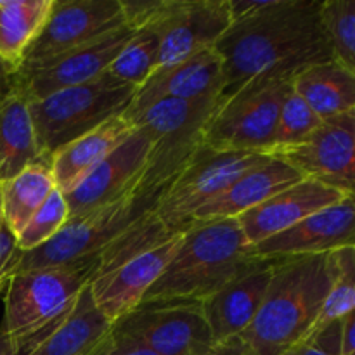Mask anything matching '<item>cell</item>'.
Here are the masks:
<instances>
[{
  "label": "cell",
  "mask_w": 355,
  "mask_h": 355,
  "mask_svg": "<svg viewBox=\"0 0 355 355\" xmlns=\"http://www.w3.org/2000/svg\"><path fill=\"white\" fill-rule=\"evenodd\" d=\"M319 0H272L262 12L234 21L215 44L231 96L259 78L293 80L311 66L333 61Z\"/></svg>",
  "instance_id": "obj_1"
},
{
  "label": "cell",
  "mask_w": 355,
  "mask_h": 355,
  "mask_svg": "<svg viewBox=\"0 0 355 355\" xmlns=\"http://www.w3.org/2000/svg\"><path fill=\"white\" fill-rule=\"evenodd\" d=\"M333 286L329 253L272 259L260 311L243 333L255 355H281L311 335Z\"/></svg>",
  "instance_id": "obj_2"
},
{
  "label": "cell",
  "mask_w": 355,
  "mask_h": 355,
  "mask_svg": "<svg viewBox=\"0 0 355 355\" xmlns=\"http://www.w3.org/2000/svg\"><path fill=\"white\" fill-rule=\"evenodd\" d=\"M253 260L236 218L196 220L144 302H205Z\"/></svg>",
  "instance_id": "obj_3"
},
{
  "label": "cell",
  "mask_w": 355,
  "mask_h": 355,
  "mask_svg": "<svg viewBox=\"0 0 355 355\" xmlns=\"http://www.w3.org/2000/svg\"><path fill=\"white\" fill-rule=\"evenodd\" d=\"M97 270V255L62 266L17 272L3 295V322L0 328L26 355L54 331L75 307L83 288Z\"/></svg>",
  "instance_id": "obj_4"
},
{
  "label": "cell",
  "mask_w": 355,
  "mask_h": 355,
  "mask_svg": "<svg viewBox=\"0 0 355 355\" xmlns=\"http://www.w3.org/2000/svg\"><path fill=\"white\" fill-rule=\"evenodd\" d=\"M135 90L106 71L83 85L28 101L42 159L49 165L52 156L66 144L123 114Z\"/></svg>",
  "instance_id": "obj_5"
},
{
  "label": "cell",
  "mask_w": 355,
  "mask_h": 355,
  "mask_svg": "<svg viewBox=\"0 0 355 355\" xmlns=\"http://www.w3.org/2000/svg\"><path fill=\"white\" fill-rule=\"evenodd\" d=\"M218 99H165L127 118L151 139L148 163L139 189H163L179 175L189 159L203 148L205 130L217 110Z\"/></svg>",
  "instance_id": "obj_6"
},
{
  "label": "cell",
  "mask_w": 355,
  "mask_h": 355,
  "mask_svg": "<svg viewBox=\"0 0 355 355\" xmlns=\"http://www.w3.org/2000/svg\"><path fill=\"white\" fill-rule=\"evenodd\" d=\"M163 189H135L128 191L118 200L96 208L89 214L68 218L64 227L49 243L30 253H23L17 266V272L40 267L62 266L76 260L99 255L101 250L123 232L135 218L158 205Z\"/></svg>",
  "instance_id": "obj_7"
},
{
  "label": "cell",
  "mask_w": 355,
  "mask_h": 355,
  "mask_svg": "<svg viewBox=\"0 0 355 355\" xmlns=\"http://www.w3.org/2000/svg\"><path fill=\"white\" fill-rule=\"evenodd\" d=\"M290 80L259 78L222 97L205 130L203 146L215 151L269 156Z\"/></svg>",
  "instance_id": "obj_8"
},
{
  "label": "cell",
  "mask_w": 355,
  "mask_h": 355,
  "mask_svg": "<svg viewBox=\"0 0 355 355\" xmlns=\"http://www.w3.org/2000/svg\"><path fill=\"white\" fill-rule=\"evenodd\" d=\"M269 158L260 153L201 148L159 198L155 211L166 225L186 232L201 207L220 196L243 173Z\"/></svg>",
  "instance_id": "obj_9"
},
{
  "label": "cell",
  "mask_w": 355,
  "mask_h": 355,
  "mask_svg": "<svg viewBox=\"0 0 355 355\" xmlns=\"http://www.w3.org/2000/svg\"><path fill=\"white\" fill-rule=\"evenodd\" d=\"M113 329L156 355H200L214 345L203 302H144Z\"/></svg>",
  "instance_id": "obj_10"
},
{
  "label": "cell",
  "mask_w": 355,
  "mask_h": 355,
  "mask_svg": "<svg viewBox=\"0 0 355 355\" xmlns=\"http://www.w3.org/2000/svg\"><path fill=\"white\" fill-rule=\"evenodd\" d=\"M231 24L227 0H165L149 26L159 40L158 69L214 49Z\"/></svg>",
  "instance_id": "obj_11"
},
{
  "label": "cell",
  "mask_w": 355,
  "mask_h": 355,
  "mask_svg": "<svg viewBox=\"0 0 355 355\" xmlns=\"http://www.w3.org/2000/svg\"><path fill=\"white\" fill-rule=\"evenodd\" d=\"M120 0H55L47 24L24 58L35 68L123 26Z\"/></svg>",
  "instance_id": "obj_12"
},
{
  "label": "cell",
  "mask_w": 355,
  "mask_h": 355,
  "mask_svg": "<svg viewBox=\"0 0 355 355\" xmlns=\"http://www.w3.org/2000/svg\"><path fill=\"white\" fill-rule=\"evenodd\" d=\"M134 33L128 24H123L49 62L19 69L14 75V85L28 101H38L59 90L92 82L107 71Z\"/></svg>",
  "instance_id": "obj_13"
},
{
  "label": "cell",
  "mask_w": 355,
  "mask_h": 355,
  "mask_svg": "<svg viewBox=\"0 0 355 355\" xmlns=\"http://www.w3.org/2000/svg\"><path fill=\"white\" fill-rule=\"evenodd\" d=\"M274 158L284 159L309 179L355 198V113L324 120L304 144Z\"/></svg>",
  "instance_id": "obj_14"
},
{
  "label": "cell",
  "mask_w": 355,
  "mask_h": 355,
  "mask_svg": "<svg viewBox=\"0 0 355 355\" xmlns=\"http://www.w3.org/2000/svg\"><path fill=\"white\" fill-rule=\"evenodd\" d=\"M345 246H355V198L350 194L304 218L288 231L250 246V257L279 259L321 255Z\"/></svg>",
  "instance_id": "obj_15"
},
{
  "label": "cell",
  "mask_w": 355,
  "mask_h": 355,
  "mask_svg": "<svg viewBox=\"0 0 355 355\" xmlns=\"http://www.w3.org/2000/svg\"><path fill=\"white\" fill-rule=\"evenodd\" d=\"M151 139L142 128L121 142L71 193L66 194L69 218L89 214L137 187L148 163Z\"/></svg>",
  "instance_id": "obj_16"
},
{
  "label": "cell",
  "mask_w": 355,
  "mask_h": 355,
  "mask_svg": "<svg viewBox=\"0 0 355 355\" xmlns=\"http://www.w3.org/2000/svg\"><path fill=\"white\" fill-rule=\"evenodd\" d=\"M224 66L218 52L207 49L177 64L158 69L135 90L123 116L132 118L151 104L165 99L201 101L218 99L224 92Z\"/></svg>",
  "instance_id": "obj_17"
},
{
  "label": "cell",
  "mask_w": 355,
  "mask_h": 355,
  "mask_svg": "<svg viewBox=\"0 0 355 355\" xmlns=\"http://www.w3.org/2000/svg\"><path fill=\"white\" fill-rule=\"evenodd\" d=\"M182 234H177L165 245L90 281L89 288L94 302L111 324L142 304L146 293L165 272L175 255Z\"/></svg>",
  "instance_id": "obj_18"
},
{
  "label": "cell",
  "mask_w": 355,
  "mask_h": 355,
  "mask_svg": "<svg viewBox=\"0 0 355 355\" xmlns=\"http://www.w3.org/2000/svg\"><path fill=\"white\" fill-rule=\"evenodd\" d=\"M272 276V259H253L238 276L203 302L214 343L243 335L257 318Z\"/></svg>",
  "instance_id": "obj_19"
},
{
  "label": "cell",
  "mask_w": 355,
  "mask_h": 355,
  "mask_svg": "<svg viewBox=\"0 0 355 355\" xmlns=\"http://www.w3.org/2000/svg\"><path fill=\"white\" fill-rule=\"evenodd\" d=\"M347 194L319 182L309 179L297 182L295 186L286 187L281 193L274 194L259 207L245 211L236 217L243 234L250 246L269 239L279 232L288 231L304 218L311 217L315 211L338 203Z\"/></svg>",
  "instance_id": "obj_20"
},
{
  "label": "cell",
  "mask_w": 355,
  "mask_h": 355,
  "mask_svg": "<svg viewBox=\"0 0 355 355\" xmlns=\"http://www.w3.org/2000/svg\"><path fill=\"white\" fill-rule=\"evenodd\" d=\"M304 179V173L293 165L281 158L269 156L266 162L243 173L220 196L201 207L194 214L193 222L211 220V218H236Z\"/></svg>",
  "instance_id": "obj_21"
},
{
  "label": "cell",
  "mask_w": 355,
  "mask_h": 355,
  "mask_svg": "<svg viewBox=\"0 0 355 355\" xmlns=\"http://www.w3.org/2000/svg\"><path fill=\"white\" fill-rule=\"evenodd\" d=\"M135 130L137 127L120 114L59 149L49 163L55 187L64 196L71 193Z\"/></svg>",
  "instance_id": "obj_22"
},
{
  "label": "cell",
  "mask_w": 355,
  "mask_h": 355,
  "mask_svg": "<svg viewBox=\"0 0 355 355\" xmlns=\"http://www.w3.org/2000/svg\"><path fill=\"white\" fill-rule=\"evenodd\" d=\"M113 329L87 284L68 318L26 355H90Z\"/></svg>",
  "instance_id": "obj_23"
},
{
  "label": "cell",
  "mask_w": 355,
  "mask_h": 355,
  "mask_svg": "<svg viewBox=\"0 0 355 355\" xmlns=\"http://www.w3.org/2000/svg\"><path fill=\"white\" fill-rule=\"evenodd\" d=\"M35 163L45 162L38 151L30 104L14 85L12 92L0 101V184Z\"/></svg>",
  "instance_id": "obj_24"
},
{
  "label": "cell",
  "mask_w": 355,
  "mask_h": 355,
  "mask_svg": "<svg viewBox=\"0 0 355 355\" xmlns=\"http://www.w3.org/2000/svg\"><path fill=\"white\" fill-rule=\"evenodd\" d=\"M291 87L322 121L355 113V73L335 59L298 73Z\"/></svg>",
  "instance_id": "obj_25"
},
{
  "label": "cell",
  "mask_w": 355,
  "mask_h": 355,
  "mask_svg": "<svg viewBox=\"0 0 355 355\" xmlns=\"http://www.w3.org/2000/svg\"><path fill=\"white\" fill-rule=\"evenodd\" d=\"M55 0H0V61L12 75L47 24Z\"/></svg>",
  "instance_id": "obj_26"
},
{
  "label": "cell",
  "mask_w": 355,
  "mask_h": 355,
  "mask_svg": "<svg viewBox=\"0 0 355 355\" xmlns=\"http://www.w3.org/2000/svg\"><path fill=\"white\" fill-rule=\"evenodd\" d=\"M2 189V210L6 227L14 234H21L30 218L45 203L55 189L51 166L45 163H35L26 166L7 182L0 184Z\"/></svg>",
  "instance_id": "obj_27"
},
{
  "label": "cell",
  "mask_w": 355,
  "mask_h": 355,
  "mask_svg": "<svg viewBox=\"0 0 355 355\" xmlns=\"http://www.w3.org/2000/svg\"><path fill=\"white\" fill-rule=\"evenodd\" d=\"M177 234H182V232L166 225L156 215L155 208L146 211L101 250L97 255V270L94 277L111 272L123 263L165 245Z\"/></svg>",
  "instance_id": "obj_28"
},
{
  "label": "cell",
  "mask_w": 355,
  "mask_h": 355,
  "mask_svg": "<svg viewBox=\"0 0 355 355\" xmlns=\"http://www.w3.org/2000/svg\"><path fill=\"white\" fill-rule=\"evenodd\" d=\"M158 35L151 28H144L132 35L127 45L110 64L107 73L120 82L139 89L158 71Z\"/></svg>",
  "instance_id": "obj_29"
},
{
  "label": "cell",
  "mask_w": 355,
  "mask_h": 355,
  "mask_svg": "<svg viewBox=\"0 0 355 355\" xmlns=\"http://www.w3.org/2000/svg\"><path fill=\"white\" fill-rule=\"evenodd\" d=\"M329 263L333 286L314 329L340 321L355 309V246H345L329 253Z\"/></svg>",
  "instance_id": "obj_30"
},
{
  "label": "cell",
  "mask_w": 355,
  "mask_h": 355,
  "mask_svg": "<svg viewBox=\"0 0 355 355\" xmlns=\"http://www.w3.org/2000/svg\"><path fill=\"white\" fill-rule=\"evenodd\" d=\"M322 125V120L291 87L281 106L276 134L269 156H276L286 149L304 144Z\"/></svg>",
  "instance_id": "obj_31"
},
{
  "label": "cell",
  "mask_w": 355,
  "mask_h": 355,
  "mask_svg": "<svg viewBox=\"0 0 355 355\" xmlns=\"http://www.w3.org/2000/svg\"><path fill=\"white\" fill-rule=\"evenodd\" d=\"M321 17L335 61L355 73V0H324Z\"/></svg>",
  "instance_id": "obj_32"
},
{
  "label": "cell",
  "mask_w": 355,
  "mask_h": 355,
  "mask_svg": "<svg viewBox=\"0 0 355 355\" xmlns=\"http://www.w3.org/2000/svg\"><path fill=\"white\" fill-rule=\"evenodd\" d=\"M69 210L66 198L55 187L37 214L30 218L26 227L16 238L17 248L23 253H30L51 241L68 222Z\"/></svg>",
  "instance_id": "obj_33"
},
{
  "label": "cell",
  "mask_w": 355,
  "mask_h": 355,
  "mask_svg": "<svg viewBox=\"0 0 355 355\" xmlns=\"http://www.w3.org/2000/svg\"><path fill=\"white\" fill-rule=\"evenodd\" d=\"M281 355H342V319L314 329Z\"/></svg>",
  "instance_id": "obj_34"
},
{
  "label": "cell",
  "mask_w": 355,
  "mask_h": 355,
  "mask_svg": "<svg viewBox=\"0 0 355 355\" xmlns=\"http://www.w3.org/2000/svg\"><path fill=\"white\" fill-rule=\"evenodd\" d=\"M165 0H120L125 23L134 31L149 28L158 17Z\"/></svg>",
  "instance_id": "obj_35"
},
{
  "label": "cell",
  "mask_w": 355,
  "mask_h": 355,
  "mask_svg": "<svg viewBox=\"0 0 355 355\" xmlns=\"http://www.w3.org/2000/svg\"><path fill=\"white\" fill-rule=\"evenodd\" d=\"M23 252L17 248L16 238L7 227L0 229V295H6L10 279L16 276Z\"/></svg>",
  "instance_id": "obj_36"
},
{
  "label": "cell",
  "mask_w": 355,
  "mask_h": 355,
  "mask_svg": "<svg viewBox=\"0 0 355 355\" xmlns=\"http://www.w3.org/2000/svg\"><path fill=\"white\" fill-rule=\"evenodd\" d=\"M90 355H156L137 340L111 329L110 335L99 343Z\"/></svg>",
  "instance_id": "obj_37"
},
{
  "label": "cell",
  "mask_w": 355,
  "mask_h": 355,
  "mask_svg": "<svg viewBox=\"0 0 355 355\" xmlns=\"http://www.w3.org/2000/svg\"><path fill=\"white\" fill-rule=\"evenodd\" d=\"M200 355H255L252 347L245 340V336L238 335L232 338L224 340V342L214 343L208 350L201 352Z\"/></svg>",
  "instance_id": "obj_38"
},
{
  "label": "cell",
  "mask_w": 355,
  "mask_h": 355,
  "mask_svg": "<svg viewBox=\"0 0 355 355\" xmlns=\"http://www.w3.org/2000/svg\"><path fill=\"white\" fill-rule=\"evenodd\" d=\"M342 355H355V309L342 319Z\"/></svg>",
  "instance_id": "obj_39"
},
{
  "label": "cell",
  "mask_w": 355,
  "mask_h": 355,
  "mask_svg": "<svg viewBox=\"0 0 355 355\" xmlns=\"http://www.w3.org/2000/svg\"><path fill=\"white\" fill-rule=\"evenodd\" d=\"M14 90V75L0 61V101L9 96Z\"/></svg>",
  "instance_id": "obj_40"
},
{
  "label": "cell",
  "mask_w": 355,
  "mask_h": 355,
  "mask_svg": "<svg viewBox=\"0 0 355 355\" xmlns=\"http://www.w3.org/2000/svg\"><path fill=\"white\" fill-rule=\"evenodd\" d=\"M0 355H21L17 347L14 345L12 340L6 335L2 328H0Z\"/></svg>",
  "instance_id": "obj_41"
},
{
  "label": "cell",
  "mask_w": 355,
  "mask_h": 355,
  "mask_svg": "<svg viewBox=\"0 0 355 355\" xmlns=\"http://www.w3.org/2000/svg\"><path fill=\"white\" fill-rule=\"evenodd\" d=\"M6 227V222H3V210H2V189H0V229Z\"/></svg>",
  "instance_id": "obj_42"
}]
</instances>
